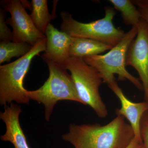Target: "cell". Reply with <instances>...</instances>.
Wrapping results in <instances>:
<instances>
[{
	"mask_svg": "<svg viewBox=\"0 0 148 148\" xmlns=\"http://www.w3.org/2000/svg\"><path fill=\"white\" fill-rule=\"evenodd\" d=\"M126 66L138 72L143 86L145 98L148 102V25L141 18L137 36L127 51Z\"/></svg>",
	"mask_w": 148,
	"mask_h": 148,
	"instance_id": "ba28073f",
	"label": "cell"
},
{
	"mask_svg": "<svg viewBox=\"0 0 148 148\" xmlns=\"http://www.w3.org/2000/svg\"><path fill=\"white\" fill-rule=\"evenodd\" d=\"M46 38L33 46L26 55L16 61L0 66V103L5 106L13 101L29 104L30 99L24 87L25 76L29 71L32 60L40 52L45 51Z\"/></svg>",
	"mask_w": 148,
	"mask_h": 148,
	"instance_id": "3957f363",
	"label": "cell"
},
{
	"mask_svg": "<svg viewBox=\"0 0 148 148\" xmlns=\"http://www.w3.org/2000/svg\"><path fill=\"white\" fill-rule=\"evenodd\" d=\"M140 134L143 148H148V111L145 113L141 120Z\"/></svg>",
	"mask_w": 148,
	"mask_h": 148,
	"instance_id": "e0dca14e",
	"label": "cell"
},
{
	"mask_svg": "<svg viewBox=\"0 0 148 148\" xmlns=\"http://www.w3.org/2000/svg\"><path fill=\"white\" fill-rule=\"evenodd\" d=\"M113 47L112 46L95 40L85 38L72 37L70 50V57L84 58L99 55Z\"/></svg>",
	"mask_w": 148,
	"mask_h": 148,
	"instance_id": "7c38bea8",
	"label": "cell"
},
{
	"mask_svg": "<svg viewBox=\"0 0 148 148\" xmlns=\"http://www.w3.org/2000/svg\"><path fill=\"white\" fill-rule=\"evenodd\" d=\"M65 69L71 73L82 104L91 107L99 117H106L108 111L99 92L103 82L100 73L83 58L77 57H70Z\"/></svg>",
	"mask_w": 148,
	"mask_h": 148,
	"instance_id": "8992f818",
	"label": "cell"
},
{
	"mask_svg": "<svg viewBox=\"0 0 148 148\" xmlns=\"http://www.w3.org/2000/svg\"><path fill=\"white\" fill-rule=\"evenodd\" d=\"M32 21L37 29L45 34L52 17L48 10L47 0H32L31 1Z\"/></svg>",
	"mask_w": 148,
	"mask_h": 148,
	"instance_id": "4fadbf2b",
	"label": "cell"
},
{
	"mask_svg": "<svg viewBox=\"0 0 148 148\" xmlns=\"http://www.w3.org/2000/svg\"><path fill=\"white\" fill-rule=\"evenodd\" d=\"M0 40L1 41L13 42L14 35L13 32L7 25L5 21V11L0 9Z\"/></svg>",
	"mask_w": 148,
	"mask_h": 148,
	"instance_id": "2e32d148",
	"label": "cell"
},
{
	"mask_svg": "<svg viewBox=\"0 0 148 148\" xmlns=\"http://www.w3.org/2000/svg\"><path fill=\"white\" fill-rule=\"evenodd\" d=\"M138 34V27L132 29L125 33L124 37L116 45L106 54L87 56L84 60L96 69L101 74L103 82L108 85L116 81L114 75H118L121 81L128 80L137 88L143 91L142 82L126 70V59L127 51L131 43Z\"/></svg>",
	"mask_w": 148,
	"mask_h": 148,
	"instance_id": "277c9868",
	"label": "cell"
},
{
	"mask_svg": "<svg viewBox=\"0 0 148 148\" xmlns=\"http://www.w3.org/2000/svg\"><path fill=\"white\" fill-rule=\"evenodd\" d=\"M3 8L10 14L7 19L13 29V42H25L34 46L37 42L46 38L33 23L30 15L19 0H5L1 2Z\"/></svg>",
	"mask_w": 148,
	"mask_h": 148,
	"instance_id": "52a82bcc",
	"label": "cell"
},
{
	"mask_svg": "<svg viewBox=\"0 0 148 148\" xmlns=\"http://www.w3.org/2000/svg\"><path fill=\"white\" fill-rule=\"evenodd\" d=\"M125 118L117 115L105 125L71 124L62 136L75 148H126L135 137L130 124Z\"/></svg>",
	"mask_w": 148,
	"mask_h": 148,
	"instance_id": "6da1fadb",
	"label": "cell"
},
{
	"mask_svg": "<svg viewBox=\"0 0 148 148\" xmlns=\"http://www.w3.org/2000/svg\"><path fill=\"white\" fill-rule=\"evenodd\" d=\"M33 47V46L27 43L1 41L0 64L9 62L14 57L24 56L29 52Z\"/></svg>",
	"mask_w": 148,
	"mask_h": 148,
	"instance_id": "9a60e30c",
	"label": "cell"
},
{
	"mask_svg": "<svg viewBox=\"0 0 148 148\" xmlns=\"http://www.w3.org/2000/svg\"><path fill=\"white\" fill-rule=\"evenodd\" d=\"M132 2L135 5L138 6L141 17L148 25V4L143 2V0H134Z\"/></svg>",
	"mask_w": 148,
	"mask_h": 148,
	"instance_id": "ac0fdd59",
	"label": "cell"
},
{
	"mask_svg": "<svg viewBox=\"0 0 148 148\" xmlns=\"http://www.w3.org/2000/svg\"><path fill=\"white\" fill-rule=\"evenodd\" d=\"M126 148H143V142L137 140L135 137Z\"/></svg>",
	"mask_w": 148,
	"mask_h": 148,
	"instance_id": "d6986e66",
	"label": "cell"
},
{
	"mask_svg": "<svg viewBox=\"0 0 148 148\" xmlns=\"http://www.w3.org/2000/svg\"><path fill=\"white\" fill-rule=\"evenodd\" d=\"M143 1L144 2L148 4V0H143Z\"/></svg>",
	"mask_w": 148,
	"mask_h": 148,
	"instance_id": "ffe728a7",
	"label": "cell"
},
{
	"mask_svg": "<svg viewBox=\"0 0 148 148\" xmlns=\"http://www.w3.org/2000/svg\"><path fill=\"white\" fill-rule=\"evenodd\" d=\"M22 112L21 107L13 103L4 106V111L0 114V118L6 125V132L1 140L9 142L14 148H30L26 136L19 123V116Z\"/></svg>",
	"mask_w": 148,
	"mask_h": 148,
	"instance_id": "8fae6325",
	"label": "cell"
},
{
	"mask_svg": "<svg viewBox=\"0 0 148 148\" xmlns=\"http://www.w3.org/2000/svg\"><path fill=\"white\" fill-rule=\"evenodd\" d=\"M114 8L120 12L123 23L132 27H138L141 21V15L138 9L130 0H110Z\"/></svg>",
	"mask_w": 148,
	"mask_h": 148,
	"instance_id": "5bb4252c",
	"label": "cell"
},
{
	"mask_svg": "<svg viewBox=\"0 0 148 148\" xmlns=\"http://www.w3.org/2000/svg\"><path fill=\"white\" fill-rule=\"evenodd\" d=\"M47 64L49 75L41 87L27 91L30 100L42 103L45 108V118L49 121L53 108L58 101H71L82 103L73 78L67 70L53 61L42 58Z\"/></svg>",
	"mask_w": 148,
	"mask_h": 148,
	"instance_id": "7a4b0ae2",
	"label": "cell"
},
{
	"mask_svg": "<svg viewBox=\"0 0 148 148\" xmlns=\"http://www.w3.org/2000/svg\"><path fill=\"white\" fill-rule=\"evenodd\" d=\"M45 34L46 37V49L42 58L51 60L65 69L66 61L70 57L69 50L72 37L58 31L51 24H49Z\"/></svg>",
	"mask_w": 148,
	"mask_h": 148,
	"instance_id": "9c48e42d",
	"label": "cell"
},
{
	"mask_svg": "<svg viewBox=\"0 0 148 148\" xmlns=\"http://www.w3.org/2000/svg\"><path fill=\"white\" fill-rule=\"evenodd\" d=\"M105 11L103 18L87 23L76 21L69 12H62L60 14L62 20L61 31L72 37L95 40L113 47L123 38L125 33L113 23L116 14L114 9L106 6Z\"/></svg>",
	"mask_w": 148,
	"mask_h": 148,
	"instance_id": "5b68a950",
	"label": "cell"
},
{
	"mask_svg": "<svg viewBox=\"0 0 148 148\" xmlns=\"http://www.w3.org/2000/svg\"><path fill=\"white\" fill-rule=\"evenodd\" d=\"M108 86L119 98L121 104L120 108L116 110L117 115L123 116L129 121L135 138L143 142L140 134V124L143 116L148 111V101L134 103L130 101L124 95L116 81Z\"/></svg>",
	"mask_w": 148,
	"mask_h": 148,
	"instance_id": "30bf717a",
	"label": "cell"
}]
</instances>
